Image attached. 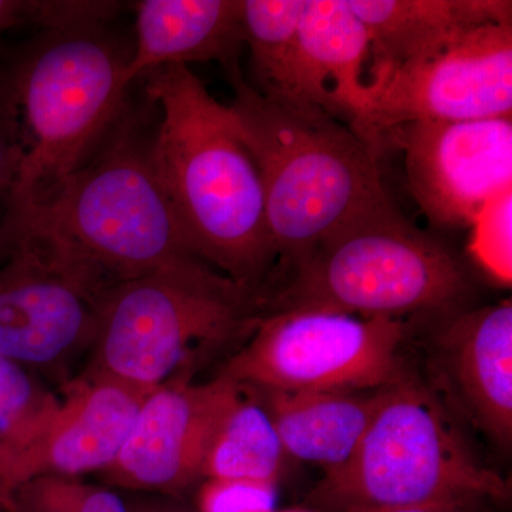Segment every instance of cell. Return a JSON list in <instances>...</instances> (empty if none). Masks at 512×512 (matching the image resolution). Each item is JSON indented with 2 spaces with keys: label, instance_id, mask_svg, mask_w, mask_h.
I'll use <instances>...</instances> for the list:
<instances>
[{
  "label": "cell",
  "instance_id": "6da1fadb",
  "mask_svg": "<svg viewBox=\"0 0 512 512\" xmlns=\"http://www.w3.org/2000/svg\"><path fill=\"white\" fill-rule=\"evenodd\" d=\"M127 104L116 126L53 200L0 235V261L28 252L99 303L114 286L184 262L185 244L158 180L151 143L158 110Z\"/></svg>",
  "mask_w": 512,
  "mask_h": 512
},
{
  "label": "cell",
  "instance_id": "7a4b0ae2",
  "mask_svg": "<svg viewBox=\"0 0 512 512\" xmlns=\"http://www.w3.org/2000/svg\"><path fill=\"white\" fill-rule=\"evenodd\" d=\"M158 120L151 158L192 254L259 293L276 262L264 188L229 106L190 66L143 77Z\"/></svg>",
  "mask_w": 512,
  "mask_h": 512
},
{
  "label": "cell",
  "instance_id": "3957f363",
  "mask_svg": "<svg viewBox=\"0 0 512 512\" xmlns=\"http://www.w3.org/2000/svg\"><path fill=\"white\" fill-rule=\"evenodd\" d=\"M227 74L235 92L229 109L264 188L278 266L269 279L338 229L394 205L379 157L349 124L305 104L265 97L239 67Z\"/></svg>",
  "mask_w": 512,
  "mask_h": 512
},
{
  "label": "cell",
  "instance_id": "277c9868",
  "mask_svg": "<svg viewBox=\"0 0 512 512\" xmlns=\"http://www.w3.org/2000/svg\"><path fill=\"white\" fill-rule=\"evenodd\" d=\"M131 45L109 23L40 30L6 67L23 161L0 235L45 207L106 140L128 104Z\"/></svg>",
  "mask_w": 512,
  "mask_h": 512
},
{
  "label": "cell",
  "instance_id": "5b68a950",
  "mask_svg": "<svg viewBox=\"0 0 512 512\" xmlns=\"http://www.w3.org/2000/svg\"><path fill=\"white\" fill-rule=\"evenodd\" d=\"M258 296L259 311H325L402 319L447 311L470 291L456 255L414 227L394 205L322 239Z\"/></svg>",
  "mask_w": 512,
  "mask_h": 512
},
{
  "label": "cell",
  "instance_id": "8992f818",
  "mask_svg": "<svg viewBox=\"0 0 512 512\" xmlns=\"http://www.w3.org/2000/svg\"><path fill=\"white\" fill-rule=\"evenodd\" d=\"M258 293L202 261L158 269L114 286L97 305L87 373L156 389L201 349L256 328Z\"/></svg>",
  "mask_w": 512,
  "mask_h": 512
},
{
  "label": "cell",
  "instance_id": "52a82bcc",
  "mask_svg": "<svg viewBox=\"0 0 512 512\" xmlns=\"http://www.w3.org/2000/svg\"><path fill=\"white\" fill-rule=\"evenodd\" d=\"M313 495L340 512L504 501L510 487L471 453L439 400L406 376L384 387L355 453Z\"/></svg>",
  "mask_w": 512,
  "mask_h": 512
},
{
  "label": "cell",
  "instance_id": "ba28073f",
  "mask_svg": "<svg viewBox=\"0 0 512 512\" xmlns=\"http://www.w3.org/2000/svg\"><path fill=\"white\" fill-rule=\"evenodd\" d=\"M403 319L288 311L261 316L251 340L221 375L276 392L377 390L399 382Z\"/></svg>",
  "mask_w": 512,
  "mask_h": 512
},
{
  "label": "cell",
  "instance_id": "9c48e42d",
  "mask_svg": "<svg viewBox=\"0 0 512 512\" xmlns=\"http://www.w3.org/2000/svg\"><path fill=\"white\" fill-rule=\"evenodd\" d=\"M370 84L372 100L352 128L377 157L409 124L511 117L512 22L468 29Z\"/></svg>",
  "mask_w": 512,
  "mask_h": 512
},
{
  "label": "cell",
  "instance_id": "30bf717a",
  "mask_svg": "<svg viewBox=\"0 0 512 512\" xmlns=\"http://www.w3.org/2000/svg\"><path fill=\"white\" fill-rule=\"evenodd\" d=\"M393 134L414 201L433 224L471 227L491 201L512 191L511 117L420 121Z\"/></svg>",
  "mask_w": 512,
  "mask_h": 512
},
{
  "label": "cell",
  "instance_id": "8fae6325",
  "mask_svg": "<svg viewBox=\"0 0 512 512\" xmlns=\"http://www.w3.org/2000/svg\"><path fill=\"white\" fill-rule=\"evenodd\" d=\"M238 392L239 384L222 375L204 384L180 377L151 390L104 476L130 490L183 493L202 477L212 437Z\"/></svg>",
  "mask_w": 512,
  "mask_h": 512
},
{
  "label": "cell",
  "instance_id": "7c38bea8",
  "mask_svg": "<svg viewBox=\"0 0 512 512\" xmlns=\"http://www.w3.org/2000/svg\"><path fill=\"white\" fill-rule=\"evenodd\" d=\"M97 302L28 252L0 261V357L62 373L96 339Z\"/></svg>",
  "mask_w": 512,
  "mask_h": 512
},
{
  "label": "cell",
  "instance_id": "4fadbf2b",
  "mask_svg": "<svg viewBox=\"0 0 512 512\" xmlns=\"http://www.w3.org/2000/svg\"><path fill=\"white\" fill-rule=\"evenodd\" d=\"M151 390L87 372L67 383L55 419L23 463L25 481L103 473L119 457Z\"/></svg>",
  "mask_w": 512,
  "mask_h": 512
},
{
  "label": "cell",
  "instance_id": "5bb4252c",
  "mask_svg": "<svg viewBox=\"0 0 512 512\" xmlns=\"http://www.w3.org/2000/svg\"><path fill=\"white\" fill-rule=\"evenodd\" d=\"M370 39L348 0H306L293 60L291 101L350 127L369 107Z\"/></svg>",
  "mask_w": 512,
  "mask_h": 512
},
{
  "label": "cell",
  "instance_id": "9a60e30c",
  "mask_svg": "<svg viewBox=\"0 0 512 512\" xmlns=\"http://www.w3.org/2000/svg\"><path fill=\"white\" fill-rule=\"evenodd\" d=\"M444 375L468 419L507 446L512 436L510 299L458 316L441 336Z\"/></svg>",
  "mask_w": 512,
  "mask_h": 512
},
{
  "label": "cell",
  "instance_id": "2e32d148",
  "mask_svg": "<svg viewBox=\"0 0 512 512\" xmlns=\"http://www.w3.org/2000/svg\"><path fill=\"white\" fill-rule=\"evenodd\" d=\"M134 10L131 86L167 66L220 62L227 72L239 67L245 46L241 0H141Z\"/></svg>",
  "mask_w": 512,
  "mask_h": 512
},
{
  "label": "cell",
  "instance_id": "e0dca14e",
  "mask_svg": "<svg viewBox=\"0 0 512 512\" xmlns=\"http://www.w3.org/2000/svg\"><path fill=\"white\" fill-rule=\"evenodd\" d=\"M365 25L373 76L397 69L485 23L512 22L507 0H348Z\"/></svg>",
  "mask_w": 512,
  "mask_h": 512
},
{
  "label": "cell",
  "instance_id": "ac0fdd59",
  "mask_svg": "<svg viewBox=\"0 0 512 512\" xmlns=\"http://www.w3.org/2000/svg\"><path fill=\"white\" fill-rule=\"evenodd\" d=\"M383 389L255 390L271 416L285 454L330 473L348 463L355 453L379 407Z\"/></svg>",
  "mask_w": 512,
  "mask_h": 512
},
{
  "label": "cell",
  "instance_id": "d6986e66",
  "mask_svg": "<svg viewBox=\"0 0 512 512\" xmlns=\"http://www.w3.org/2000/svg\"><path fill=\"white\" fill-rule=\"evenodd\" d=\"M285 456L258 392L254 387L239 384L237 397L222 417L208 447L202 477L278 484Z\"/></svg>",
  "mask_w": 512,
  "mask_h": 512
},
{
  "label": "cell",
  "instance_id": "ffe728a7",
  "mask_svg": "<svg viewBox=\"0 0 512 512\" xmlns=\"http://www.w3.org/2000/svg\"><path fill=\"white\" fill-rule=\"evenodd\" d=\"M306 0H241L244 45L259 93L291 101V77Z\"/></svg>",
  "mask_w": 512,
  "mask_h": 512
},
{
  "label": "cell",
  "instance_id": "44dd1931",
  "mask_svg": "<svg viewBox=\"0 0 512 512\" xmlns=\"http://www.w3.org/2000/svg\"><path fill=\"white\" fill-rule=\"evenodd\" d=\"M59 406V397L25 367L0 357V447L18 460L23 483V463L45 437Z\"/></svg>",
  "mask_w": 512,
  "mask_h": 512
},
{
  "label": "cell",
  "instance_id": "7402d4cb",
  "mask_svg": "<svg viewBox=\"0 0 512 512\" xmlns=\"http://www.w3.org/2000/svg\"><path fill=\"white\" fill-rule=\"evenodd\" d=\"M8 512H133L130 503L109 488L79 478L37 476L10 494Z\"/></svg>",
  "mask_w": 512,
  "mask_h": 512
},
{
  "label": "cell",
  "instance_id": "603a6c76",
  "mask_svg": "<svg viewBox=\"0 0 512 512\" xmlns=\"http://www.w3.org/2000/svg\"><path fill=\"white\" fill-rule=\"evenodd\" d=\"M471 235V254L497 281L512 278V191L491 201L478 215Z\"/></svg>",
  "mask_w": 512,
  "mask_h": 512
},
{
  "label": "cell",
  "instance_id": "cb8c5ba5",
  "mask_svg": "<svg viewBox=\"0 0 512 512\" xmlns=\"http://www.w3.org/2000/svg\"><path fill=\"white\" fill-rule=\"evenodd\" d=\"M276 484L248 480H207L197 498L198 512H278Z\"/></svg>",
  "mask_w": 512,
  "mask_h": 512
},
{
  "label": "cell",
  "instance_id": "d4e9b609",
  "mask_svg": "<svg viewBox=\"0 0 512 512\" xmlns=\"http://www.w3.org/2000/svg\"><path fill=\"white\" fill-rule=\"evenodd\" d=\"M23 161L18 111L5 69L0 70V215L8 205Z\"/></svg>",
  "mask_w": 512,
  "mask_h": 512
},
{
  "label": "cell",
  "instance_id": "484cf974",
  "mask_svg": "<svg viewBox=\"0 0 512 512\" xmlns=\"http://www.w3.org/2000/svg\"><path fill=\"white\" fill-rule=\"evenodd\" d=\"M76 18L77 6L73 0H0V40L18 26L59 29L73 25Z\"/></svg>",
  "mask_w": 512,
  "mask_h": 512
},
{
  "label": "cell",
  "instance_id": "4316f807",
  "mask_svg": "<svg viewBox=\"0 0 512 512\" xmlns=\"http://www.w3.org/2000/svg\"><path fill=\"white\" fill-rule=\"evenodd\" d=\"M476 505H416L396 508H348L340 512H474Z\"/></svg>",
  "mask_w": 512,
  "mask_h": 512
},
{
  "label": "cell",
  "instance_id": "83f0119b",
  "mask_svg": "<svg viewBox=\"0 0 512 512\" xmlns=\"http://www.w3.org/2000/svg\"><path fill=\"white\" fill-rule=\"evenodd\" d=\"M0 483L9 494L23 483L18 460L0 447Z\"/></svg>",
  "mask_w": 512,
  "mask_h": 512
},
{
  "label": "cell",
  "instance_id": "f1b7e54d",
  "mask_svg": "<svg viewBox=\"0 0 512 512\" xmlns=\"http://www.w3.org/2000/svg\"><path fill=\"white\" fill-rule=\"evenodd\" d=\"M130 505L133 512H183L178 510V508L171 507V505L148 503V501H144V503H133Z\"/></svg>",
  "mask_w": 512,
  "mask_h": 512
},
{
  "label": "cell",
  "instance_id": "f546056e",
  "mask_svg": "<svg viewBox=\"0 0 512 512\" xmlns=\"http://www.w3.org/2000/svg\"><path fill=\"white\" fill-rule=\"evenodd\" d=\"M10 504V494L6 491V488L3 487L2 483H0V512H8Z\"/></svg>",
  "mask_w": 512,
  "mask_h": 512
},
{
  "label": "cell",
  "instance_id": "4dcf8cb0",
  "mask_svg": "<svg viewBox=\"0 0 512 512\" xmlns=\"http://www.w3.org/2000/svg\"><path fill=\"white\" fill-rule=\"evenodd\" d=\"M281 512H315V511H309V510H302V508H293V510H285Z\"/></svg>",
  "mask_w": 512,
  "mask_h": 512
}]
</instances>
